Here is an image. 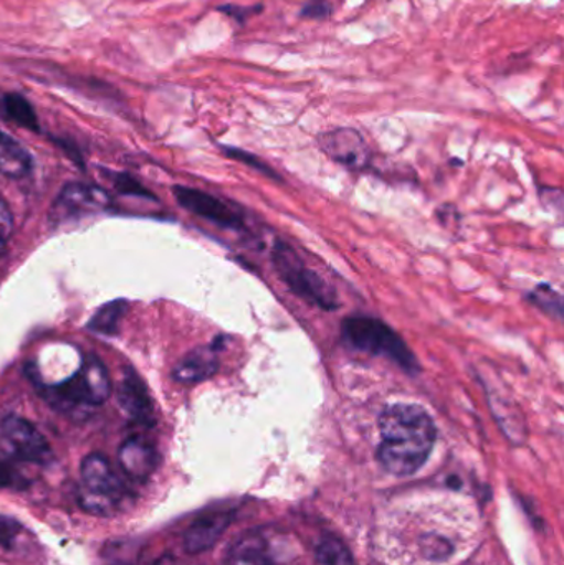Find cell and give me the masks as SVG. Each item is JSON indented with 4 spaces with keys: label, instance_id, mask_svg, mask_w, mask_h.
<instances>
[{
    "label": "cell",
    "instance_id": "cell-1",
    "mask_svg": "<svg viewBox=\"0 0 564 565\" xmlns=\"http://www.w3.org/2000/svg\"><path fill=\"white\" fill-rule=\"evenodd\" d=\"M377 461L387 473L409 477L429 460L436 445L433 417L416 404H396L380 415Z\"/></svg>",
    "mask_w": 564,
    "mask_h": 565
},
{
    "label": "cell",
    "instance_id": "cell-2",
    "mask_svg": "<svg viewBox=\"0 0 564 565\" xmlns=\"http://www.w3.org/2000/svg\"><path fill=\"white\" fill-rule=\"evenodd\" d=\"M341 334L344 342L357 351L387 358L413 375L421 371L419 361L409 345L381 319L370 318V316H351L344 319Z\"/></svg>",
    "mask_w": 564,
    "mask_h": 565
},
{
    "label": "cell",
    "instance_id": "cell-3",
    "mask_svg": "<svg viewBox=\"0 0 564 565\" xmlns=\"http://www.w3.org/2000/svg\"><path fill=\"white\" fill-rule=\"evenodd\" d=\"M272 262L281 281L308 305L324 311H334L340 306L337 292L317 271L307 267L304 258L285 242L278 241L272 248Z\"/></svg>",
    "mask_w": 564,
    "mask_h": 565
},
{
    "label": "cell",
    "instance_id": "cell-4",
    "mask_svg": "<svg viewBox=\"0 0 564 565\" xmlns=\"http://www.w3.org/2000/svg\"><path fill=\"white\" fill-rule=\"evenodd\" d=\"M82 497L79 503L89 513L111 514L121 507L125 487L108 458L102 454H89L83 458Z\"/></svg>",
    "mask_w": 564,
    "mask_h": 565
},
{
    "label": "cell",
    "instance_id": "cell-5",
    "mask_svg": "<svg viewBox=\"0 0 564 565\" xmlns=\"http://www.w3.org/2000/svg\"><path fill=\"white\" fill-rule=\"evenodd\" d=\"M0 435L7 450L19 460L35 465H49L53 460L45 435L20 415H7L0 424Z\"/></svg>",
    "mask_w": 564,
    "mask_h": 565
},
{
    "label": "cell",
    "instance_id": "cell-6",
    "mask_svg": "<svg viewBox=\"0 0 564 565\" xmlns=\"http://www.w3.org/2000/svg\"><path fill=\"white\" fill-rule=\"evenodd\" d=\"M172 194L182 209L219 225V227L228 228V231H242L245 227L244 215L241 214V211L215 195L199 191V189L184 188V185H175L172 189Z\"/></svg>",
    "mask_w": 564,
    "mask_h": 565
},
{
    "label": "cell",
    "instance_id": "cell-7",
    "mask_svg": "<svg viewBox=\"0 0 564 565\" xmlns=\"http://www.w3.org/2000/svg\"><path fill=\"white\" fill-rule=\"evenodd\" d=\"M321 151L338 164L363 171L371 164V151L363 135L354 128H337L318 136Z\"/></svg>",
    "mask_w": 564,
    "mask_h": 565
},
{
    "label": "cell",
    "instance_id": "cell-8",
    "mask_svg": "<svg viewBox=\"0 0 564 565\" xmlns=\"http://www.w3.org/2000/svg\"><path fill=\"white\" fill-rule=\"evenodd\" d=\"M111 205L108 192L96 185L85 182H70L60 192L58 199L53 204V217L56 221H65L72 215L92 214V212L105 211Z\"/></svg>",
    "mask_w": 564,
    "mask_h": 565
},
{
    "label": "cell",
    "instance_id": "cell-9",
    "mask_svg": "<svg viewBox=\"0 0 564 565\" xmlns=\"http://www.w3.org/2000/svg\"><path fill=\"white\" fill-rule=\"evenodd\" d=\"M118 405L123 414L136 424H155V404L138 372L132 367H125L121 381L118 384Z\"/></svg>",
    "mask_w": 564,
    "mask_h": 565
},
{
    "label": "cell",
    "instance_id": "cell-10",
    "mask_svg": "<svg viewBox=\"0 0 564 565\" xmlns=\"http://www.w3.org/2000/svg\"><path fill=\"white\" fill-rule=\"evenodd\" d=\"M118 461L121 470L131 480L146 481L158 468L159 457L151 441L142 437H131L119 448Z\"/></svg>",
    "mask_w": 564,
    "mask_h": 565
},
{
    "label": "cell",
    "instance_id": "cell-11",
    "mask_svg": "<svg viewBox=\"0 0 564 565\" xmlns=\"http://www.w3.org/2000/svg\"><path fill=\"white\" fill-rule=\"evenodd\" d=\"M231 521L232 513H227V511H219V513L199 518L185 531L184 550L189 554H201L211 550L221 540Z\"/></svg>",
    "mask_w": 564,
    "mask_h": 565
},
{
    "label": "cell",
    "instance_id": "cell-12",
    "mask_svg": "<svg viewBox=\"0 0 564 565\" xmlns=\"http://www.w3.org/2000/svg\"><path fill=\"white\" fill-rule=\"evenodd\" d=\"M215 351H217V341L211 348H199L185 355L172 371L174 381L181 384H199L205 379H211L219 371Z\"/></svg>",
    "mask_w": 564,
    "mask_h": 565
},
{
    "label": "cell",
    "instance_id": "cell-13",
    "mask_svg": "<svg viewBox=\"0 0 564 565\" xmlns=\"http://www.w3.org/2000/svg\"><path fill=\"white\" fill-rule=\"evenodd\" d=\"M76 374H78L79 381H82L83 388H85L86 397H88L92 407L103 405L108 401L113 391L111 377H109L108 369L105 367V364L96 355L86 354Z\"/></svg>",
    "mask_w": 564,
    "mask_h": 565
},
{
    "label": "cell",
    "instance_id": "cell-14",
    "mask_svg": "<svg viewBox=\"0 0 564 565\" xmlns=\"http://www.w3.org/2000/svg\"><path fill=\"white\" fill-rule=\"evenodd\" d=\"M227 565H277L270 544L258 531L242 534L227 553Z\"/></svg>",
    "mask_w": 564,
    "mask_h": 565
},
{
    "label": "cell",
    "instance_id": "cell-15",
    "mask_svg": "<svg viewBox=\"0 0 564 565\" xmlns=\"http://www.w3.org/2000/svg\"><path fill=\"white\" fill-rule=\"evenodd\" d=\"M33 168V158L25 146L0 131V174L7 178H25Z\"/></svg>",
    "mask_w": 564,
    "mask_h": 565
},
{
    "label": "cell",
    "instance_id": "cell-16",
    "mask_svg": "<svg viewBox=\"0 0 564 565\" xmlns=\"http://www.w3.org/2000/svg\"><path fill=\"white\" fill-rule=\"evenodd\" d=\"M126 311H128V302L125 299L106 302L93 315L86 328L96 332V334L116 335L119 332V326H121Z\"/></svg>",
    "mask_w": 564,
    "mask_h": 565
},
{
    "label": "cell",
    "instance_id": "cell-17",
    "mask_svg": "<svg viewBox=\"0 0 564 565\" xmlns=\"http://www.w3.org/2000/svg\"><path fill=\"white\" fill-rule=\"evenodd\" d=\"M0 108H2L3 115L15 125L30 129V131H40L39 118H36L32 103L20 93H6L2 96Z\"/></svg>",
    "mask_w": 564,
    "mask_h": 565
},
{
    "label": "cell",
    "instance_id": "cell-18",
    "mask_svg": "<svg viewBox=\"0 0 564 565\" xmlns=\"http://www.w3.org/2000/svg\"><path fill=\"white\" fill-rule=\"evenodd\" d=\"M317 559L321 565H354L353 556L343 541L324 536L317 546Z\"/></svg>",
    "mask_w": 564,
    "mask_h": 565
},
{
    "label": "cell",
    "instance_id": "cell-19",
    "mask_svg": "<svg viewBox=\"0 0 564 565\" xmlns=\"http://www.w3.org/2000/svg\"><path fill=\"white\" fill-rule=\"evenodd\" d=\"M530 301L533 305L539 306L543 311L549 312V315L555 316V318H563V301L562 296L549 285H540L533 289L529 295Z\"/></svg>",
    "mask_w": 564,
    "mask_h": 565
},
{
    "label": "cell",
    "instance_id": "cell-20",
    "mask_svg": "<svg viewBox=\"0 0 564 565\" xmlns=\"http://www.w3.org/2000/svg\"><path fill=\"white\" fill-rule=\"evenodd\" d=\"M264 3H254V6H238V3H224L217 7V12L224 13L228 19L235 20L238 25H245L252 17L260 15L264 12Z\"/></svg>",
    "mask_w": 564,
    "mask_h": 565
},
{
    "label": "cell",
    "instance_id": "cell-21",
    "mask_svg": "<svg viewBox=\"0 0 564 565\" xmlns=\"http://www.w3.org/2000/svg\"><path fill=\"white\" fill-rule=\"evenodd\" d=\"M113 185L119 194L129 195V198L155 199V195L141 182L136 181L129 174H123V172L121 174H115Z\"/></svg>",
    "mask_w": 564,
    "mask_h": 565
},
{
    "label": "cell",
    "instance_id": "cell-22",
    "mask_svg": "<svg viewBox=\"0 0 564 565\" xmlns=\"http://www.w3.org/2000/svg\"><path fill=\"white\" fill-rule=\"evenodd\" d=\"M333 13V3L330 0H307L304 6L300 7L298 15L305 20H321L330 19Z\"/></svg>",
    "mask_w": 564,
    "mask_h": 565
},
{
    "label": "cell",
    "instance_id": "cell-23",
    "mask_svg": "<svg viewBox=\"0 0 564 565\" xmlns=\"http://www.w3.org/2000/svg\"><path fill=\"white\" fill-rule=\"evenodd\" d=\"M222 151H224V154L228 156V158L235 159V161L245 162V164L257 169V171L265 172V174L268 175H275V172L272 171L268 166H265L257 156L251 154V152L242 151V149L237 148H227V146H222Z\"/></svg>",
    "mask_w": 564,
    "mask_h": 565
},
{
    "label": "cell",
    "instance_id": "cell-24",
    "mask_svg": "<svg viewBox=\"0 0 564 565\" xmlns=\"http://www.w3.org/2000/svg\"><path fill=\"white\" fill-rule=\"evenodd\" d=\"M20 534V526L15 521L0 514V547L3 550H13L17 537Z\"/></svg>",
    "mask_w": 564,
    "mask_h": 565
},
{
    "label": "cell",
    "instance_id": "cell-25",
    "mask_svg": "<svg viewBox=\"0 0 564 565\" xmlns=\"http://www.w3.org/2000/svg\"><path fill=\"white\" fill-rule=\"evenodd\" d=\"M13 231V217L10 212L9 205L6 204L2 198H0V238L3 242L12 235Z\"/></svg>",
    "mask_w": 564,
    "mask_h": 565
},
{
    "label": "cell",
    "instance_id": "cell-26",
    "mask_svg": "<svg viewBox=\"0 0 564 565\" xmlns=\"http://www.w3.org/2000/svg\"><path fill=\"white\" fill-rule=\"evenodd\" d=\"M12 484H15L13 471L10 470L9 465L0 460V487H12Z\"/></svg>",
    "mask_w": 564,
    "mask_h": 565
},
{
    "label": "cell",
    "instance_id": "cell-27",
    "mask_svg": "<svg viewBox=\"0 0 564 565\" xmlns=\"http://www.w3.org/2000/svg\"><path fill=\"white\" fill-rule=\"evenodd\" d=\"M2 250H3V241H2V238H0V252H2Z\"/></svg>",
    "mask_w": 564,
    "mask_h": 565
},
{
    "label": "cell",
    "instance_id": "cell-28",
    "mask_svg": "<svg viewBox=\"0 0 564 565\" xmlns=\"http://www.w3.org/2000/svg\"><path fill=\"white\" fill-rule=\"evenodd\" d=\"M0 103H2V98H0Z\"/></svg>",
    "mask_w": 564,
    "mask_h": 565
}]
</instances>
